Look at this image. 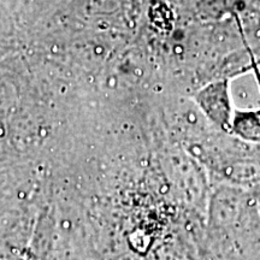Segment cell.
Returning <instances> with one entry per match:
<instances>
[{
    "mask_svg": "<svg viewBox=\"0 0 260 260\" xmlns=\"http://www.w3.org/2000/svg\"><path fill=\"white\" fill-rule=\"evenodd\" d=\"M206 242L213 260H260V210L252 190L222 183L213 187Z\"/></svg>",
    "mask_w": 260,
    "mask_h": 260,
    "instance_id": "1",
    "label": "cell"
},
{
    "mask_svg": "<svg viewBox=\"0 0 260 260\" xmlns=\"http://www.w3.org/2000/svg\"><path fill=\"white\" fill-rule=\"evenodd\" d=\"M197 103L209 121L223 132L230 133L234 109L229 86L226 82H217L200 90L197 95Z\"/></svg>",
    "mask_w": 260,
    "mask_h": 260,
    "instance_id": "2",
    "label": "cell"
},
{
    "mask_svg": "<svg viewBox=\"0 0 260 260\" xmlns=\"http://www.w3.org/2000/svg\"><path fill=\"white\" fill-rule=\"evenodd\" d=\"M230 134L246 144H260V110H236Z\"/></svg>",
    "mask_w": 260,
    "mask_h": 260,
    "instance_id": "3",
    "label": "cell"
},
{
    "mask_svg": "<svg viewBox=\"0 0 260 260\" xmlns=\"http://www.w3.org/2000/svg\"><path fill=\"white\" fill-rule=\"evenodd\" d=\"M252 191H253V194H254L256 203H258V206H259V210H260V184L255 188L254 190H252Z\"/></svg>",
    "mask_w": 260,
    "mask_h": 260,
    "instance_id": "4",
    "label": "cell"
}]
</instances>
